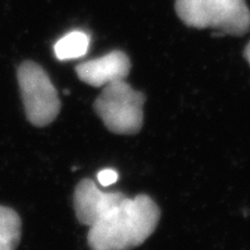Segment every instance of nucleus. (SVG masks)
Here are the masks:
<instances>
[{"instance_id": "1", "label": "nucleus", "mask_w": 250, "mask_h": 250, "mask_svg": "<svg viewBox=\"0 0 250 250\" xmlns=\"http://www.w3.org/2000/svg\"><path fill=\"white\" fill-rule=\"evenodd\" d=\"M160 208L151 197H125L120 204L89 226L92 250H131L152 235L160 220Z\"/></svg>"}, {"instance_id": "2", "label": "nucleus", "mask_w": 250, "mask_h": 250, "mask_svg": "<svg viewBox=\"0 0 250 250\" xmlns=\"http://www.w3.org/2000/svg\"><path fill=\"white\" fill-rule=\"evenodd\" d=\"M175 11L184 24L197 29L245 35L250 28L246 0H175Z\"/></svg>"}, {"instance_id": "3", "label": "nucleus", "mask_w": 250, "mask_h": 250, "mask_svg": "<svg viewBox=\"0 0 250 250\" xmlns=\"http://www.w3.org/2000/svg\"><path fill=\"white\" fill-rule=\"evenodd\" d=\"M145 95L134 90L125 80L103 87L94 102L95 112L112 133L136 134L144 124Z\"/></svg>"}, {"instance_id": "4", "label": "nucleus", "mask_w": 250, "mask_h": 250, "mask_svg": "<svg viewBox=\"0 0 250 250\" xmlns=\"http://www.w3.org/2000/svg\"><path fill=\"white\" fill-rule=\"evenodd\" d=\"M18 81L28 121L35 126L52 123L61 110V101L46 72L36 62H24L18 70Z\"/></svg>"}, {"instance_id": "5", "label": "nucleus", "mask_w": 250, "mask_h": 250, "mask_svg": "<svg viewBox=\"0 0 250 250\" xmlns=\"http://www.w3.org/2000/svg\"><path fill=\"white\" fill-rule=\"evenodd\" d=\"M124 193L120 191L104 192L92 180L80 181L74 191V210L81 225L92 226L123 201Z\"/></svg>"}, {"instance_id": "6", "label": "nucleus", "mask_w": 250, "mask_h": 250, "mask_svg": "<svg viewBox=\"0 0 250 250\" xmlns=\"http://www.w3.org/2000/svg\"><path fill=\"white\" fill-rule=\"evenodd\" d=\"M130 70V59L121 50H114L100 58L80 62L76 67L79 79L93 87H104L125 80Z\"/></svg>"}, {"instance_id": "7", "label": "nucleus", "mask_w": 250, "mask_h": 250, "mask_svg": "<svg viewBox=\"0 0 250 250\" xmlns=\"http://www.w3.org/2000/svg\"><path fill=\"white\" fill-rule=\"evenodd\" d=\"M21 220L13 208L0 206V250H15L20 242Z\"/></svg>"}, {"instance_id": "8", "label": "nucleus", "mask_w": 250, "mask_h": 250, "mask_svg": "<svg viewBox=\"0 0 250 250\" xmlns=\"http://www.w3.org/2000/svg\"><path fill=\"white\" fill-rule=\"evenodd\" d=\"M89 37L83 31H72L62 37L55 44V54L59 61L76 59L86 55Z\"/></svg>"}, {"instance_id": "9", "label": "nucleus", "mask_w": 250, "mask_h": 250, "mask_svg": "<svg viewBox=\"0 0 250 250\" xmlns=\"http://www.w3.org/2000/svg\"><path fill=\"white\" fill-rule=\"evenodd\" d=\"M98 180L99 183L103 187H108L114 184L116 181L118 180V174L117 171L112 170V169H104L102 171H100L98 175Z\"/></svg>"}, {"instance_id": "10", "label": "nucleus", "mask_w": 250, "mask_h": 250, "mask_svg": "<svg viewBox=\"0 0 250 250\" xmlns=\"http://www.w3.org/2000/svg\"><path fill=\"white\" fill-rule=\"evenodd\" d=\"M243 55H245V58L247 59V62H248L249 65H250V42L248 43V44H247Z\"/></svg>"}]
</instances>
